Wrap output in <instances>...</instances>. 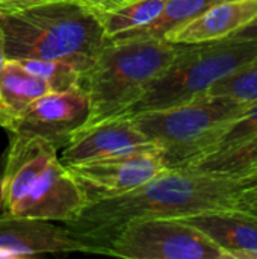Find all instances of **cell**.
Masks as SVG:
<instances>
[{"label":"cell","instance_id":"6da1fadb","mask_svg":"<svg viewBox=\"0 0 257 259\" xmlns=\"http://www.w3.org/2000/svg\"><path fill=\"white\" fill-rule=\"evenodd\" d=\"M241 179L197 168H168L147 184L121 196L88 205L65 225L101 253L103 247L130 222L142 219H188L236 209L244 190Z\"/></svg>","mask_w":257,"mask_h":259},{"label":"cell","instance_id":"7a4b0ae2","mask_svg":"<svg viewBox=\"0 0 257 259\" xmlns=\"http://www.w3.org/2000/svg\"><path fill=\"white\" fill-rule=\"evenodd\" d=\"M0 29L6 59L94 62L108 39L95 11L80 0H45L6 12Z\"/></svg>","mask_w":257,"mask_h":259},{"label":"cell","instance_id":"3957f363","mask_svg":"<svg viewBox=\"0 0 257 259\" xmlns=\"http://www.w3.org/2000/svg\"><path fill=\"white\" fill-rule=\"evenodd\" d=\"M182 47L162 38H108L86 71L89 118L85 126L124 114Z\"/></svg>","mask_w":257,"mask_h":259},{"label":"cell","instance_id":"277c9868","mask_svg":"<svg viewBox=\"0 0 257 259\" xmlns=\"http://www.w3.org/2000/svg\"><path fill=\"white\" fill-rule=\"evenodd\" d=\"M248 105L224 96L203 94L173 108L129 117L156 144L165 165L179 168L204 156Z\"/></svg>","mask_w":257,"mask_h":259},{"label":"cell","instance_id":"5b68a950","mask_svg":"<svg viewBox=\"0 0 257 259\" xmlns=\"http://www.w3.org/2000/svg\"><path fill=\"white\" fill-rule=\"evenodd\" d=\"M256 56L257 39L224 38L214 42L183 46L168 68L147 87L139 100L124 114L159 111L191 102Z\"/></svg>","mask_w":257,"mask_h":259},{"label":"cell","instance_id":"8992f818","mask_svg":"<svg viewBox=\"0 0 257 259\" xmlns=\"http://www.w3.org/2000/svg\"><path fill=\"white\" fill-rule=\"evenodd\" d=\"M100 255L126 259H229L183 219H142L127 223Z\"/></svg>","mask_w":257,"mask_h":259},{"label":"cell","instance_id":"52a82bcc","mask_svg":"<svg viewBox=\"0 0 257 259\" xmlns=\"http://www.w3.org/2000/svg\"><path fill=\"white\" fill-rule=\"evenodd\" d=\"M80 187L86 206L129 193L168 170L159 152L65 165Z\"/></svg>","mask_w":257,"mask_h":259},{"label":"cell","instance_id":"ba28073f","mask_svg":"<svg viewBox=\"0 0 257 259\" xmlns=\"http://www.w3.org/2000/svg\"><path fill=\"white\" fill-rule=\"evenodd\" d=\"M142 152L159 150L132 117L121 114L79 129L62 147L59 159L64 165H73Z\"/></svg>","mask_w":257,"mask_h":259},{"label":"cell","instance_id":"9c48e42d","mask_svg":"<svg viewBox=\"0 0 257 259\" xmlns=\"http://www.w3.org/2000/svg\"><path fill=\"white\" fill-rule=\"evenodd\" d=\"M85 208L86 200L80 187L56 156L48 162L21 200L6 214L68 225Z\"/></svg>","mask_w":257,"mask_h":259},{"label":"cell","instance_id":"30bf717a","mask_svg":"<svg viewBox=\"0 0 257 259\" xmlns=\"http://www.w3.org/2000/svg\"><path fill=\"white\" fill-rule=\"evenodd\" d=\"M89 118V100L82 91H50L33 100L9 126L8 132H27L50 141L58 150Z\"/></svg>","mask_w":257,"mask_h":259},{"label":"cell","instance_id":"8fae6325","mask_svg":"<svg viewBox=\"0 0 257 259\" xmlns=\"http://www.w3.org/2000/svg\"><path fill=\"white\" fill-rule=\"evenodd\" d=\"M92 253V247L68 228L53 222L0 215V259L35 258L48 253Z\"/></svg>","mask_w":257,"mask_h":259},{"label":"cell","instance_id":"7c38bea8","mask_svg":"<svg viewBox=\"0 0 257 259\" xmlns=\"http://www.w3.org/2000/svg\"><path fill=\"white\" fill-rule=\"evenodd\" d=\"M9 146L0 175L3 212H8L21 200L48 162L58 156V149L38 135L9 132Z\"/></svg>","mask_w":257,"mask_h":259},{"label":"cell","instance_id":"4fadbf2b","mask_svg":"<svg viewBox=\"0 0 257 259\" xmlns=\"http://www.w3.org/2000/svg\"><path fill=\"white\" fill-rule=\"evenodd\" d=\"M257 17V0H223L183 26L165 33L173 44H204L229 38Z\"/></svg>","mask_w":257,"mask_h":259},{"label":"cell","instance_id":"5bb4252c","mask_svg":"<svg viewBox=\"0 0 257 259\" xmlns=\"http://www.w3.org/2000/svg\"><path fill=\"white\" fill-rule=\"evenodd\" d=\"M211 238L229 259H256L257 219L238 209L206 212L183 219Z\"/></svg>","mask_w":257,"mask_h":259},{"label":"cell","instance_id":"9a60e30c","mask_svg":"<svg viewBox=\"0 0 257 259\" xmlns=\"http://www.w3.org/2000/svg\"><path fill=\"white\" fill-rule=\"evenodd\" d=\"M47 93L50 88L42 79L24 70L18 61L6 59L0 71V127L8 131L33 100Z\"/></svg>","mask_w":257,"mask_h":259},{"label":"cell","instance_id":"2e32d148","mask_svg":"<svg viewBox=\"0 0 257 259\" xmlns=\"http://www.w3.org/2000/svg\"><path fill=\"white\" fill-rule=\"evenodd\" d=\"M18 64L32 73L33 76L42 79L50 91L55 93H70L82 91L85 93L86 71L92 62L74 61V59H15ZM86 94V93H85Z\"/></svg>","mask_w":257,"mask_h":259},{"label":"cell","instance_id":"e0dca14e","mask_svg":"<svg viewBox=\"0 0 257 259\" xmlns=\"http://www.w3.org/2000/svg\"><path fill=\"white\" fill-rule=\"evenodd\" d=\"M165 2L167 0H129L112 8L92 9L105 29L106 38H114L150 24L162 12Z\"/></svg>","mask_w":257,"mask_h":259},{"label":"cell","instance_id":"ac0fdd59","mask_svg":"<svg viewBox=\"0 0 257 259\" xmlns=\"http://www.w3.org/2000/svg\"><path fill=\"white\" fill-rule=\"evenodd\" d=\"M186 167L244 179L257 168V135L229 149L201 156Z\"/></svg>","mask_w":257,"mask_h":259},{"label":"cell","instance_id":"d6986e66","mask_svg":"<svg viewBox=\"0 0 257 259\" xmlns=\"http://www.w3.org/2000/svg\"><path fill=\"white\" fill-rule=\"evenodd\" d=\"M223 0H167L162 12L150 24L114 38H162Z\"/></svg>","mask_w":257,"mask_h":259},{"label":"cell","instance_id":"ffe728a7","mask_svg":"<svg viewBox=\"0 0 257 259\" xmlns=\"http://www.w3.org/2000/svg\"><path fill=\"white\" fill-rule=\"evenodd\" d=\"M206 94L224 96L244 103L257 102V56L242 68L218 80Z\"/></svg>","mask_w":257,"mask_h":259},{"label":"cell","instance_id":"44dd1931","mask_svg":"<svg viewBox=\"0 0 257 259\" xmlns=\"http://www.w3.org/2000/svg\"><path fill=\"white\" fill-rule=\"evenodd\" d=\"M254 135H257V102L250 103L248 108L244 111V114L236 117L221 132V135L218 137V140L215 141V144L212 146V149L206 155L229 149V147H232V146H235L244 140H248Z\"/></svg>","mask_w":257,"mask_h":259},{"label":"cell","instance_id":"7402d4cb","mask_svg":"<svg viewBox=\"0 0 257 259\" xmlns=\"http://www.w3.org/2000/svg\"><path fill=\"white\" fill-rule=\"evenodd\" d=\"M236 209L257 219V187H248L242 190L236 203Z\"/></svg>","mask_w":257,"mask_h":259},{"label":"cell","instance_id":"603a6c76","mask_svg":"<svg viewBox=\"0 0 257 259\" xmlns=\"http://www.w3.org/2000/svg\"><path fill=\"white\" fill-rule=\"evenodd\" d=\"M45 0H0V11L2 12H11V11H17L21 8H27L30 5H36Z\"/></svg>","mask_w":257,"mask_h":259},{"label":"cell","instance_id":"cb8c5ba5","mask_svg":"<svg viewBox=\"0 0 257 259\" xmlns=\"http://www.w3.org/2000/svg\"><path fill=\"white\" fill-rule=\"evenodd\" d=\"M229 38H233V39H257V17L251 23H248L247 26H244L238 32L230 35Z\"/></svg>","mask_w":257,"mask_h":259},{"label":"cell","instance_id":"d4e9b609","mask_svg":"<svg viewBox=\"0 0 257 259\" xmlns=\"http://www.w3.org/2000/svg\"><path fill=\"white\" fill-rule=\"evenodd\" d=\"M124 2H129V0H100L98 5L94 9H106V8H112V6L124 3Z\"/></svg>","mask_w":257,"mask_h":259},{"label":"cell","instance_id":"484cf974","mask_svg":"<svg viewBox=\"0 0 257 259\" xmlns=\"http://www.w3.org/2000/svg\"><path fill=\"white\" fill-rule=\"evenodd\" d=\"M241 181H242V184H244L245 188H248V187H257V168L254 171H251L247 178H244Z\"/></svg>","mask_w":257,"mask_h":259},{"label":"cell","instance_id":"4316f807","mask_svg":"<svg viewBox=\"0 0 257 259\" xmlns=\"http://www.w3.org/2000/svg\"><path fill=\"white\" fill-rule=\"evenodd\" d=\"M6 64V53H5V42H3V33H2V29H0V71L3 70Z\"/></svg>","mask_w":257,"mask_h":259},{"label":"cell","instance_id":"83f0119b","mask_svg":"<svg viewBox=\"0 0 257 259\" xmlns=\"http://www.w3.org/2000/svg\"><path fill=\"white\" fill-rule=\"evenodd\" d=\"M80 2H83V3H86V5H89L91 8H95V6L98 5V2H100V0H80Z\"/></svg>","mask_w":257,"mask_h":259},{"label":"cell","instance_id":"f1b7e54d","mask_svg":"<svg viewBox=\"0 0 257 259\" xmlns=\"http://www.w3.org/2000/svg\"><path fill=\"white\" fill-rule=\"evenodd\" d=\"M3 212V205H2V196H0V214Z\"/></svg>","mask_w":257,"mask_h":259},{"label":"cell","instance_id":"f546056e","mask_svg":"<svg viewBox=\"0 0 257 259\" xmlns=\"http://www.w3.org/2000/svg\"><path fill=\"white\" fill-rule=\"evenodd\" d=\"M3 15H5V12H2V11H0V21H2V18H3Z\"/></svg>","mask_w":257,"mask_h":259}]
</instances>
